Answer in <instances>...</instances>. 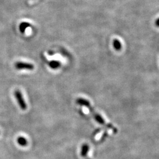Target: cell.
I'll list each match as a JSON object with an SVG mask.
<instances>
[{
	"label": "cell",
	"mask_w": 159,
	"mask_h": 159,
	"mask_svg": "<svg viewBox=\"0 0 159 159\" xmlns=\"http://www.w3.org/2000/svg\"><path fill=\"white\" fill-rule=\"evenodd\" d=\"M86 107H87L88 109L90 110V111H91V113L94 115V118L96 119V120L97 121L98 123H99L101 124H102V125H106V127H109V128H110V129H113V130H115L114 132H117V131H116V129L113 127V125H110V124H108L106 123V122H105V120L103 119V118L100 115H99L98 113H96V112L94 111V108L90 105V103H88V104L86 106Z\"/></svg>",
	"instance_id": "cell-1"
},
{
	"label": "cell",
	"mask_w": 159,
	"mask_h": 159,
	"mask_svg": "<svg viewBox=\"0 0 159 159\" xmlns=\"http://www.w3.org/2000/svg\"><path fill=\"white\" fill-rule=\"evenodd\" d=\"M14 96H15V97L17 101L18 104L19 106V107L21 108V109L23 110H26L27 108V106H26V101L24 99V97H23L21 92L19 90H16L14 91Z\"/></svg>",
	"instance_id": "cell-2"
},
{
	"label": "cell",
	"mask_w": 159,
	"mask_h": 159,
	"mask_svg": "<svg viewBox=\"0 0 159 159\" xmlns=\"http://www.w3.org/2000/svg\"><path fill=\"white\" fill-rule=\"evenodd\" d=\"M15 67L17 70H33L34 69V65L33 64L26 62H18L15 63Z\"/></svg>",
	"instance_id": "cell-3"
},
{
	"label": "cell",
	"mask_w": 159,
	"mask_h": 159,
	"mask_svg": "<svg viewBox=\"0 0 159 159\" xmlns=\"http://www.w3.org/2000/svg\"><path fill=\"white\" fill-rule=\"evenodd\" d=\"M88 150H89V146L88 144H84L83 145L81 148V155L83 157H86L87 155Z\"/></svg>",
	"instance_id": "cell-4"
},
{
	"label": "cell",
	"mask_w": 159,
	"mask_h": 159,
	"mask_svg": "<svg viewBox=\"0 0 159 159\" xmlns=\"http://www.w3.org/2000/svg\"><path fill=\"white\" fill-rule=\"evenodd\" d=\"M17 143L19 146H23V147L26 146L28 144V141L26 140V139L25 137H21V136H20L18 138Z\"/></svg>",
	"instance_id": "cell-5"
},
{
	"label": "cell",
	"mask_w": 159,
	"mask_h": 159,
	"mask_svg": "<svg viewBox=\"0 0 159 159\" xmlns=\"http://www.w3.org/2000/svg\"><path fill=\"white\" fill-rule=\"evenodd\" d=\"M30 26V24L26 22H23L19 25V30L22 33H24L26 28Z\"/></svg>",
	"instance_id": "cell-6"
},
{
	"label": "cell",
	"mask_w": 159,
	"mask_h": 159,
	"mask_svg": "<svg viewBox=\"0 0 159 159\" xmlns=\"http://www.w3.org/2000/svg\"><path fill=\"white\" fill-rule=\"evenodd\" d=\"M90 102L87 101V100L86 99H84V98H79L77 100V103L79 104V105L81 106H85L86 107V106Z\"/></svg>",
	"instance_id": "cell-7"
},
{
	"label": "cell",
	"mask_w": 159,
	"mask_h": 159,
	"mask_svg": "<svg viewBox=\"0 0 159 159\" xmlns=\"http://www.w3.org/2000/svg\"><path fill=\"white\" fill-rule=\"evenodd\" d=\"M113 46L116 50H120L122 48V44L118 40L115 39L113 41Z\"/></svg>",
	"instance_id": "cell-8"
},
{
	"label": "cell",
	"mask_w": 159,
	"mask_h": 159,
	"mask_svg": "<svg viewBox=\"0 0 159 159\" xmlns=\"http://www.w3.org/2000/svg\"><path fill=\"white\" fill-rule=\"evenodd\" d=\"M60 65H61V63L58 61H52L49 63L50 67L53 69H57L58 67H59L60 66Z\"/></svg>",
	"instance_id": "cell-9"
},
{
	"label": "cell",
	"mask_w": 159,
	"mask_h": 159,
	"mask_svg": "<svg viewBox=\"0 0 159 159\" xmlns=\"http://www.w3.org/2000/svg\"><path fill=\"white\" fill-rule=\"evenodd\" d=\"M37 1H38V0H31V1L30 2V3H31V4H32V3H34V2H35Z\"/></svg>",
	"instance_id": "cell-10"
}]
</instances>
